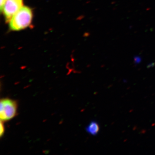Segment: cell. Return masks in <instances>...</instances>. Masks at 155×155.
Returning <instances> with one entry per match:
<instances>
[{
  "label": "cell",
  "instance_id": "cell-3",
  "mask_svg": "<svg viewBox=\"0 0 155 155\" xmlns=\"http://www.w3.org/2000/svg\"><path fill=\"white\" fill-rule=\"evenodd\" d=\"M23 7V0H7L2 11L5 19L9 22L14 14Z\"/></svg>",
  "mask_w": 155,
  "mask_h": 155
},
{
  "label": "cell",
  "instance_id": "cell-4",
  "mask_svg": "<svg viewBox=\"0 0 155 155\" xmlns=\"http://www.w3.org/2000/svg\"><path fill=\"white\" fill-rule=\"evenodd\" d=\"M99 130V127L96 122H91L86 127V131L92 135H96Z\"/></svg>",
  "mask_w": 155,
  "mask_h": 155
},
{
  "label": "cell",
  "instance_id": "cell-6",
  "mask_svg": "<svg viewBox=\"0 0 155 155\" xmlns=\"http://www.w3.org/2000/svg\"><path fill=\"white\" fill-rule=\"evenodd\" d=\"M7 0H1V3H0V9H1V11L2 12V11L3 8L5 5V4L7 2Z\"/></svg>",
  "mask_w": 155,
  "mask_h": 155
},
{
  "label": "cell",
  "instance_id": "cell-2",
  "mask_svg": "<svg viewBox=\"0 0 155 155\" xmlns=\"http://www.w3.org/2000/svg\"><path fill=\"white\" fill-rule=\"evenodd\" d=\"M17 104L14 100L4 98L1 101L0 118L3 122L9 121L17 114Z\"/></svg>",
  "mask_w": 155,
  "mask_h": 155
},
{
  "label": "cell",
  "instance_id": "cell-1",
  "mask_svg": "<svg viewBox=\"0 0 155 155\" xmlns=\"http://www.w3.org/2000/svg\"><path fill=\"white\" fill-rule=\"evenodd\" d=\"M33 14L31 9L23 6L9 21V27L11 30L18 31L27 28L32 21Z\"/></svg>",
  "mask_w": 155,
  "mask_h": 155
},
{
  "label": "cell",
  "instance_id": "cell-5",
  "mask_svg": "<svg viewBox=\"0 0 155 155\" xmlns=\"http://www.w3.org/2000/svg\"><path fill=\"white\" fill-rule=\"evenodd\" d=\"M3 121H1V126H0V136L2 137L5 133V128Z\"/></svg>",
  "mask_w": 155,
  "mask_h": 155
}]
</instances>
